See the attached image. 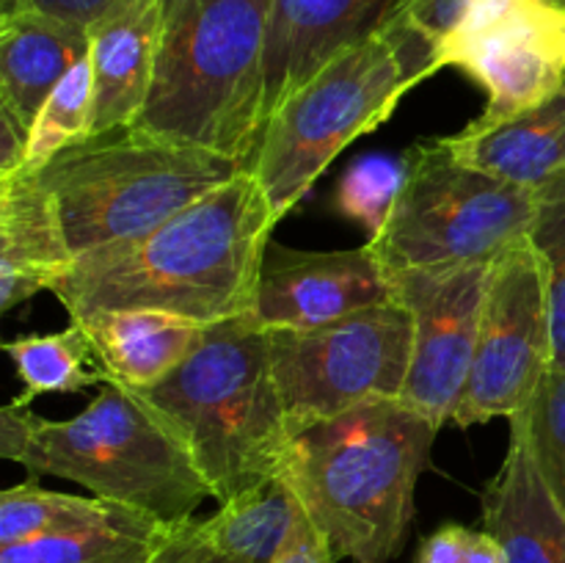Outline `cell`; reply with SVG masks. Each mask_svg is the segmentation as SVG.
<instances>
[{"label":"cell","instance_id":"1","mask_svg":"<svg viewBox=\"0 0 565 563\" xmlns=\"http://www.w3.org/2000/svg\"><path fill=\"white\" fill-rule=\"evenodd\" d=\"M274 208L252 169L136 237L72 259L53 285L70 320L158 309L213 326L254 312Z\"/></svg>","mask_w":565,"mask_h":563},{"label":"cell","instance_id":"2","mask_svg":"<svg viewBox=\"0 0 565 563\" xmlns=\"http://www.w3.org/2000/svg\"><path fill=\"white\" fill-rule=\"evenodd\" d=\"M436 428L403 401L303 425L285 478L337 561L390 563L403 550Z\"/></svg>","mask_w":565,"mask_h":563},{"label":"cell","instance_id":"3","mask_svg":"<svg viewBox=\"0 0 565 563\" xmlns=\"http://www.w3.org/2000/svg\"><path fill=\"white\" fill-rule=\"evenodd\" d=\"M270 0H166L136 127L252 163L265 127Z\"/></svg>","mask_w":565,"mask_h":563},{"label":"cell","instance_id":"4","mask_svg":"<svg viewBox=\"0 0 565 563\" xmlns=\"http://www.w3.org/2000/svg\"><path fill=\"white\" fill-rule=\"evenodd\" d=\"M138 392L174 425L218 502L285 472L296 431L254 312L207 326L174 373Z\"/></svg>","mask_w":565,"mask_h":563},{"label":"cell","instance_id":"5","mask_svg":"<svg viewBox=\"0 0 565 563\" xmlns=\"http://www.w3.org/2000/svg\"><path fill=\"white\" fill-rule=\"evenodd\" d=\"M439 70L434 44L397 11L379 33L331 59L290 94L268 119L248 163L276 219L312 191L353 138L384 125L397 103Z\"/></svg>","mask_w":565,"mask_h":563},{"label":"cell","instance_id":"6","mask_svg":"<svg viewBox=\"0 0 565 563\" xmlns=\"http://www.w3.org/2000/svg\"><path fill=\"white\" fill-rule=\"evenodd\" d=\"M17 464L75 480L94 497L163 524L193 519L210 495L174 425L138 390L105 375L97 397L70 419L31 417Z\"/></svg>","mask_w":565,"mask_h":563},{"label":"cell","instance_id":"7","mask_svg":"<svg viewBox=\"0 0 565 563\" xmlns=\"http://www.w3.org/2000/svg\"><path fill=\"white\" fill-rule=\"evenodd\" d=\"M248 169L241 160L141 127L66 147L39 177L53 193L72 254L136 241Z\"/></svg>","mask_w":565,"mask_h":563},{"label":"cell","instance_id":"8","mask_svg":"<svg viewBox=\"0 0 565 563\" xmlns=\"http://www.w3.org/2000/svg\"><path fill=\"white\" fill-rule=\"evenodd\" d=\"M406 188L370 243L390 274L494 263L527 241L535 188L513 185L458 158L445 138L414 149Z\"/></svg>","mask_w":565,"mask_h":563},{"label":"cell","instance_id":"9","mask_svg":"<svg viewBox=\"0 0 565 563\" xmlns=\"http://www.w3.org/2000/svg\"><path fill=\"white\" fill-rule=\"evenodd\" d=\"M412 312L375 304L318 329L268 331L270 368L292 431L373 401H401L412 364Z\"/></svg>","mask_w":565,"mask_h":563},{"label":"cell","instance_id":"10","mask_svg":"<svg viewBox=\"0 0 565 563\" xmlns=\"http://www.w3.org/2000/svg\"><path fill=\"white\" fill-rule=\"evenodd\" d=\"M552 368L555 348L544 268L527 237L491 265L472 370L452 423L472 428L516 417Z\"/></svg>","mask_w":565,"mask_h":563},{"label":"cell","instance_id":"11","mask_svg":"<svg viewBox=\"0 0 565 563\" xmlns=\"http://www.w3.org/2000/svg\"><path fill=\"white\" fill-rule=\"evenodd\" d=\"M491 265L469 263L390 274L395 301L412 312L414 326L412 364L401 401L439 431L452 423L469 381Z\"/></svg>","mask_w":565,"mask_h":563},{"label":"cell","instance_id":"12","mask_svg":"<svg viewBox=\"0 0 565 563\" xmlns=\"http://www.w3.org/2000/svg\"><path fill=\"white\" fill-rule=\"evenodd\" d=\"M441 66H456L489 94L478 125L513 119L546 103L565 83V9L527 0L502 22L441 50Z\"/></svg>","mask_w":565,"mask_h":563},{"label":"cell","instance_id":"13","mask_svg":"<svg viewBox=\"0 0 565 563\" xmlns=\"http://www.w3.org/2000/svg\"><path fill=\"white\" fill-rule=\"evenodd\" d=\"M386 301H395V285L370 243L351 252H296L268 243L254 318L268 331L318 329Z\"/></svg>","mask_w":565,"mask_h":563},{"label":"cell","instance_id":"14","mask_svg":"<svg viewBox=\"0 0 565 563\" xmlns=\"http://www.w3.org/2000/svg\"><path fill=\"white\" fill-rule=\"evenodd\" d=\"M403 3L406 0H270L265 125L309 77L348 47L379 33Z\"/></svg>","mask_w":565,"mask_h":563},{"label":"cell","instance_id":"15","mask_svg":"<svg viewBox=\"0 0 565 563\" xmlns=\"http://www.w3.org/2000/svg\"><path fill=\"white\" fill-rule=\"evenodd\" d=\"M75 254L36 169L0 174V309L53 290Z\"/></svg>","mask_w":565,"mask_h":563},{"label":"cell","instance_id":"16","mask_svg":"<svg viewBox=\"0 0 565 563\" xmlns=\"http://www.w3.org/2000/svg\"><path fill=\"white\" fill-rule=\"evenodd\" d=\"M166 25V0H119L92 28L94 132L136 125Z\"/></svg>","mask_w":565,"mask_h":563},{"label":"cell","instance_id":"17","mask_svg":"<svg viewBox=\"0 0 565 563\" xmlns=\"http://www.w3.org/2000/svg\"><path fill=\"white\" fill-rule=\"evenodd\" d=\"M92 53V33L33 9L0 11V110L28 132L53 88Z\"/></svg>","mask_w":565,"mask_h":563},{"label":"cell","instance_id":"18","mask_svg":"<svg viewBox=\"0 0 565 563\" xmlns=\"http://www.w3.org/2000/svg\"><path fill=\"white\" fill-rule=\"evenodd\" d=\"M480 524L500 541L505 563H565V511L513 428L505 461L483 495Z\"/></svg>","mask_w":565,"mask_h":563},{"label":"cell","instance_id":"19","mask_svg":"<svg viewBox=\"0 0 565 563\" xmlns=\"http://www.w3.org/2000/svg\"><path fill=\"white\" fill-rule=\"evenodd\" d=\"M110 379L147 390L174 373L204 342L207 326L158 309H110L75 318Z\"/></svg>","mask_w":565,"mask_h":563},{"label":"cell","instance_id":"20","mask_svg":"<svg viewBox=\"0 0 565 563\" xmlns=\"http://www.w3.org/2000/svg\"><path fill=\"white\" fill-rule=\"evenodd\" d=\"M445 144L469 166L522 188H541L565 174V83L546 103L497 121H472Z\"/></svg>","mask_w":565,"mask_h":563},{"label":"cell","instance_id":"21","mask_svg":"<svg viewBox=\"0 0 565 563\" xmlns=\"http://www.w3.org/2000/svg\"><path fill=\"white\" fill-rule=\"evenodd\" d=\"M202 522L210 541L232 563H274L296 544L307 511L290 480L276 475L221 502Z\"/></svg>","mask_w":565,"mask_h":563},{"label":"cell","instance_id":"22","mask_svg":"<svg viewBox=\"0 0 565 563\" xmlns=\"http://www.w3.org/2000/svg\"><path fill=\"white\" fill-rule=\"evenodd\" d=\"M166 528L125 508L105 524L0 546V563H149Z\"/></svg>","mask_w":565,"mask_h":563},{"label":"cell","instance_id":"23","mask_svg":"<svg viewBox=\"0 0 565 563\" xmlns=\"http://www.w3.org/2000/svg\"><path fill=\"white\" fill-rule=\"evenodd\" d=\"M3 348L25 386V395H20L25 403L39 395H75L86 386L103 384L108 375L77 320H70L55 334L17 337Z\"/></svg>","mask_w":565,"mask_h":563},{"label":"cell","instance_id":"24","mask_svg":"<svg viewBox=\"0 0 565 563\" xmlns=\"http://www.w3.org/2000/svg\"><path fill=\"white\" fill-rule=\"evenodd\" d=\"M125 511L103 497H77L42 489L25 480L0 495V546L22 544L42 535L105 524Z\"/></svg>","mask_w":565,"mask_h":563},{"label":"cell","instance_id":"25","mask_svg":"<svg viewBox=\"0 0 565 563\" xmlns=\"http://www.w3.org/2000/svg\"><path fill=\"white\" fill-rule=\"evenodd\" d=\"M94 132V64L92 53L70 70L39 110L28 138V169H42L66 147Z\"/></svg>","mask_w":565,"mask_h":563},{"label":"cell","instance_id":"26","mask_svg":"<svg viewBox=\"0 0 565 563\" xmlns=\"http://www.w3.org/2000/svg\"><path fill=\"white\" fill-rule=\"evenodd\" d=\"M508 423L522 434L541 480L565 511V370L552 368L533 401Z\"/></svg>","mask_w":565,"mask_h":563},{"label":"cell","instance_id":"27","mask_svg":"<svg viewBox=\"0 0 565 563\" xmlns=\"http://www.w3.org/2000/svg\"><path fill=\"white\" fill-rule=\"evenodd\" d=\"M412 160L397 155H362L353 160L337 185V210L356 221L373 241L390 221L403 188H406Z\"/></svg>","mask_w":565,"mask_h":563},{"label":"cell","instance_id":"28","mask_svg":"<svg viewBox=\"0 0 565 563\" xmlns=\"http://www.w3.org/2000/svg\"><path fill=\"white\" fill-rule=\"evenodd\" d=\"M535 191H539V202H535V219L527 237L544 268L555 368L565 370V174L552 177Z\"/></svg>","mask_w":565,"mask_h":563},{"label":"cell","instance_id":"29","mask_svg":"<svg viewBox=\"0 0 565 563\" xmlns=\"http://www.w3.org/2000/svg\"><path fill=\"white\" fill-rule=\"evenodd\" d=\"M467 11L469 0H406L401 17L441 53L461 31Z\"/></svg>","mask_w":565,"mask_h":563},{"label":"cell","instance_id":"30","mask_svg":"<svg viewBox=\"0 0 565 563\" xmlns=\"http://www.w3.org/2000/svg\"><path fill=\"white\" fill-rule=\"evenodd\" d=\"M149 563H232L218 546L210 541L202 519H185L169 524Z\"/></svg>","mask_w":565,"mask_h":563},{"label":"cell","instance_id":"31","mask_svg":"<svg viewBox=\"0 0 565 563\" xmlns=\"http://www.w3.org/2000/svg\"><path fill=\"white\" fill-rule=\"evenodd\" d=\"M119 0H17L14 9H33L42 14L55 17L61 22L83 28L92 33V28L108 14ZM11 9V11H14Z\"/></svg>","mask_w":565,"mask_h":563},{"label":"cell","instance_id":"32","mask_svg":"<svg viewBox=\"0 0 565 563\" xmlns=\"http://www.w3.org/2000/svg\"><path fill=\"white\" fill-rule=\"evenodd\" d=\"M472 530L463 524H441L423 541L417 563H463Z\"/></svg>","mask_w":565,"mask_h":563},{"label":"cell","instance_id":"33","mask_svg":"<svg viewBox=\"0 0 565 563\" xmlns=\"http://www.w3.org/2000/svg\"><path fill=\"white\" fill-rule=\"evenodd\" d=\"M28 138H31V132L9 110H0V174L25 166Z\"/></svg>","mask_w":565,"mask_h":563},{"label":"cell","instance_id":"34","mask_svg":"<svg viewBox=\"0 0 565 563\" xmlns=\"http://www.w3.org/2000/svg\"><path fill=\"white\" fill-rule=\"evenodd\" d=\"M274 563H337V557L307 513V522H303L296 544H292L290 550H287L285 555Z\"/></svg>","mask_w":565,"mask_h":563},{"label":"cell","instance_id":"35","mask_svg":"<svg viewBox=\"0 0 565 563\" xmlns=\"http://www.w3.org/2000/svg\"><path fill=\"white\" fill-rule=\"evenodd\" d=\"M17 6V0H3V11H11Z\"/></svg>","mask_w":565,"mask_h":563},{"label":"cell","instance_id":"36","mask_svg":"<svg viewBox=\"0 0 565 563\" xmlns=\"http://www.w3.org/2000/svg\"><path fill=\"white\" fill-rule=\"evenodd\" d=\"M552 3H557V6H563V9H565V0H552Z\"/></svg>","mask_w":565,"mask_h":563}]
</instances>
